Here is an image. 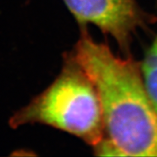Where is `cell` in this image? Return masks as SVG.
Segmentation results:
<instances>
[{
	"label": "cell",
	"mask_w": 157,
	"mask_h": 157,
	"mask_svg": "<svg viewBox=\"0 0 157 157\" xmlns=\"http://www.w3.org/2000/svg\"><path fill=\"white\" fill-rule=\"evenodd\" d=\"M140 67L147 91L157 113V34L140 62Z\"/></svg>",
	"instance_id": "4"
},
{
	"label": "cell",
	"mask_w": 157,
	"mask_h": 157,
	"mask_svg": "<svg viewBox=\"0 0 157 157\" xmlns=\"http://www.w3.org/2000/svg\"><path fill=\"white\" fill-rule=\"evenodd\" d=\"M17 128L26 124H44L59 129L96 146L105 128L95 86L73 53H67L54 81L10 119Z\"/></svg>",
	"instance_id": "2"
},
{
	"label": "cell",
	"mask_w": 157,
	"mask_h": 157,
	"mask_svg": "<svg viewBox=\"0 0 157 157\" xmlns=\"http://www.w3.org/2000/svg\"><path fill=\"white\" fill-rule=\"evenodd\" d=\"M73 55L95 86L105 136L123 156H157V113L147 91L140 62L116 56L96 42L86 27Z\"/></svg>",
	"instance_id": "1"
},
{
	"label": "cell",
	"mask_w": 157,
	"mask_h": 157,
	"mask_svg": "<svg viewBox=\"0 0 157 157\" xmlns=\"http://www.w3.org/2000/svg\"><path fill=\"white\" fill-rule=\"evenodd\" d=\"M80 27L96 25L116 41L124 56L131 55L136 33L148 31L157 16L143 10L136 0H63Z\"/></svg>",
	"instance_id": "3"
}]
</instances>
